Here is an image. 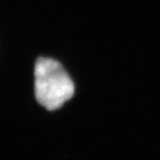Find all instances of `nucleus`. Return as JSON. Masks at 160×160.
I'll list each match as a JSON object with an SVG mask.
<instances>
[{
  "label": "nucleus",
  "mask_w": 160,
  "mask_h": 160,
  "mask_svg": "<svg viewBox=\"0 0 160 160\" xmlns=\"http://www.w3.org/2000/svg\"><path fill=\"white\" fill-rule=\"evenodd\" d=\"M35 95L48 110L60 108L74 94V85L62 65L53 59L41 57L35 64Z\"/></svg>",
  "instance_id": "1"
}]
</instances>
